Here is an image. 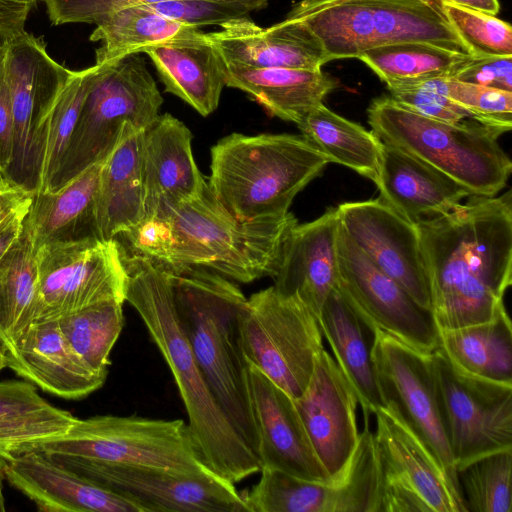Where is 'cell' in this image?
Segmentation results:
<instances>
[{
    "instance_id": "obj_9",
    "label": "cell",
    "mask_w": 512,
    "mask_h": 512,
    "mask_svg": "<svg viewBox=\"0 0 512 512\" xmlns=\"http://www.w3.org/2000/svg\"><path fill=\"white\" fill-rule=\"evenodd\" d=\"M163 97L140 53L101 69L85 98L60 168L47 191H55L101 162L126 122L145 130L160 115Z\"/></svg>"
},
{
    "instance_id": "obj_11",
    "label": "cell",
    "mask_w": 512,
    "mask_h": 512,
    "mask_svg": "<svg viewBox=\"0 0 512 512\" xmlns=\"http://www.w3.org/2000/svg\"><path fill=\"white\" fill-rule=\"evenodd\" d=\"M2 45L14 119L12 161L2 180L35 193L40 185L46 118L72 70L49 56L42 38L26 31Z\"/></svg>"
},
{
    "instance_id": "obj_7",
    "label": "cell",
    "mask_w": 512,
    "mask_h": 512,
    "mask_svg": "<svg viewBox=\"0 0 512 512\" xmlns=\"http://www.w3.org/2000/svg\"><path fill=\"white\" fill-rule=\"evenodd\" d=\"M286 19L302 24L328 61L358 58L371 48L408 41L474 56L439 5L420 0H300Z\"/></svg>"
},
{
    "instance_id": "obj_31",
    "label": "cell",
    "mask_w": 512,
    "mask_h": 512,
    "mask_svg": "<svg viewBox=\"0 0 512 512\" xmlns=\"http://www.w3.org/2000/svg\"><path fill=\"white\" fill-rule=\"evenodd\" d=\"M101 162L55 191L35 192L26 216L35 250L56 242L97 237L95 201Z\"/></svg>"
},
{
    "instance_id": "obj_27",
    "label": "cell",
    "mask_w": 512,
    "mask_h": 512,
    "mask_svg": "<svg viewBox=\"0 0 512 512\" xmlns=\"http://www.w3.org/2000/svg\"><path fill=\"white\" fill-rule=\"evenodd\" d=\"M375 185L379 197L413 224L449 213L472 196L441 171L386 143Z\"/></svg>"
},
{
    "instance_id": "obj_16",
    "label": "cell",
    "mask_w": 512,
    "mask_h": 512,
    "mask_svg": "<svg viewBox=\"0 0 512 512\" xmlns=\"http://www.w3.org/2000/svg\"><path fill=\"white\" fill-rule=\"evenodd\" d=\"M47 457L93 483L135 501L144 512H249L235 484L216 474Z\"/></svg>"
},
{
    "instance_id": "obj_41",
    "label": "cell",
    "mask_w": 512,
    "mask_h": 512,
    "mask_svg": "<svg viewBox=\"0 0 512 512\" xmlns=\"http://www.w3.org/2000/svg\"><path fill=\"white\" fill-rule=\"evenodd\" d=\"M512 448L479 457L457 470L467 512H511Z\"/></svg>"
},
{
    "instance_id": "obj_53",
    "label": "cell",
    "mask_w": 512,
    "mask_h": 512,
    "mask_svg": "<svg viewBox=\"0 0 512 512\" xmlns=\"http://www.w3.org/2000/svg\"><path fill=\"white\" fill-rule=\"evenodd\" d=\"M7 367V354L6 348L0 340V372Z\"/></svg>"
},
{
    "instance_id": "obj_36",
    "label": "cell",
    "mask_w": 512,
    "mask_h": 512,
    "mask_svg": "<svg viewBox=\"0 0 512 512\" xmlns=\"http://www.w3.org/2000/svg\"><path fill=\"white\" fill-rule=\"evenodd\" d=\"M296 125L330 163L348 167L374 183L377 181L383 143L372 131L336 114L323 103Z\"/></svg>"
},
{
    "instance_id": "obj_48",
    "label": "cell",
    "mask_w": 512,
    "mask_h": 512,
    "mask_svg": "<svg viewBox=\"0 0 512 512\" xmlns=\"http://www.w3.org/2000/svg\"><path fill=\"white\" fill-rule=\"evenodd\" d=\"M38 0H0V39L7 41L25 32V23Z\"/></svg>"
},
{
    "instance_id": "obj_32",
    "label": "cell",
    "mask_w": 512,
    "mask_h": 512,
    "mask_svg": "<svg viewBox=\"0 0 512 512\" xmlns=\"http://www.w3.org/2000/svg\"><path fill=\"white\" fill-rule=\"evenodd\" d=\"M318 323L333 352L334 360L353 388L364 417L386 403L382 397L364 324L336 287L329 293Z\"/></svg>"
},
{
    "instance_id": "obj_57",
    "label": "cell",
    "mask_w": 512,
    "mask_h": 512,
    "mask_svg": "<svg viewBox=\"0 0 512 512\" xmlns=\"http://www.w3.org/2000/svg\"><path fill=\"white\" fill-rule=\"evenodd\" d=\"M5 182L2 180V178L0 177V188L1 186L4 184Z\"/></svg>"
},
{
    "instance_id": "obj_5",
    "label": "cell",
    "mask_w": 512,
    "mask_h": 512,
    "mask_svg": "<svg viewBox=\"0 0 512 512\" xmlns=\"http://www.w3.org/2000/svg\"><path fill=\"white\" fill-rule=\"evenodd\" d=\"M329 163L302 134L232 133L212 146L207 183L240 220L279 217Z\"/></svg>"
},
{
    "instance_id": "obj_26",
    "label": "cell",
    "mask_w": 512,
    "mask_h": 512,
    "mask_svg": "<svg viewBox=\"0 0 512 512\" xmlns=\"http://www.w3.org/2000/svg\"><path fill=\"white\" fill-rule=\"evenodd\" d=\"M7 367L43 391L80 399L99 389L107 375L90 369L65 339L58 319L35 321L6 352Z\"/></svg>"
},
{
    "instance_id": "obj_44",
    "label": "cell",
    "mask_w": 512,
    "mask_h": 512,
    "mask_svg": "<svg viewBox=\"0 0 512 512\" xmlns=\"http://www.w3.org/2000/svg\"><path fill=\"white\" fill-rule=\"evenodd\" d=\"M142 5L171 20L199 29L205 26L221 27L251 13L244 6L212 0H175Z\"/></svg>"
},
{
    "instance_id": "obj_25",
    "label": "cell",
    "mask_w": 512,
    "mask_h": 512,
    "mask_svg": "<svg viewBox=\"0 0 512 512\" xmlns=\"http://www.w3.org/2000/svg\"><path fill=\"white\" fill-rule=\"evenodd\" d=\"M340 220L336 207L317 219L296 224L285 241L274 287L298 296L319 318L337 280V238Z\"/></svg>"
},
{
    "instance_id": "obj_13",
    "label": "cell",
    "mask_w": 512,
    "mask_h": 512,
    "mask_svg": "<svg viewBox=\"0 0 512 512\" xmlns=\"http://www.w3.org/2000/svg\"><path fill=\"white\" fill-rule=\"evenodd\" d=\"M430 358L456 469L484 455L512 448V384L459 370L440 347Z\"/></svg>"
},
{
    "instance_id": "obj_2",
    "label": "cell",
    "mask_w": 512,
    "mask_h": 512,
    "mask_svg": "<svg viewBox=\"0 0 512 512\" xmlns=\"http://www.w3.org/2000/svg\"><path fill=\"white\" fill-rule=\"evenodd\" d=\"M126 301L140 315L167 363L188 415V430L206 464L235 484L261 465L228 420L198 366L176 313L170 273L140 256L124 254Z\"/></svg>"
},
{
    "instance_id": "obj_35",
    "label": "cell",
    "mask_w": 512,
    "mask_h": 512,
    "mask_svg": "<svg viewBox=\"0 0 512 512\" xmlns=\"http://www.w3.org/2000/svg\"><path fill=\"white\" fill-rule=\"evenodd\" d=\"M39 292L36 250L25 218L0 260V340L6 352L35 321Z\"/></svg>"
},
{
    "instance_id": "obj_21",
    "label": "cell",
    "mask_w": 512,
    "mask_h": 512,
    "mask_svg": "<svg viewBox=\"0 0 512 512\" xmlns=\"http://www.w3.org/2000/svg\"><path fill=\"white\" fill-rule=\"evenodd\" d=\"M294 403L311 444L331 478L344 466L358 442L359 402L325 348L317 355L309 383Z\"/></svg>"
},
{
    "instance_id": "obj_56",
    "label": "cell",
    "mask_w": 512,
    "mask_h": 512,
    "mask_svg": "<svg viewBox=\"0 0 512 512\" xmlns=\"http://www.w3.org/2000/svg\"><path fill=\"white\" fill-rule=\"evenodd\" d=\"M3 52H4V48H3V45L1 43L0 44V58H1L2 54H3Z\"/></svg>"
},
{
    "instance_id": "obj_40",
    "label": "cell",
    "mask_w": 512,
    "mask_h": 512,
    "mask_svg": "<svg viewBox=\"0 0 512 512\" xmlns=\"http://www.w3.org/2000/svg\"><path fill=\"white\" fill-rule=\"evenodd\" d=\"M101 69L94 64L72 74L57 96L46 118L40 185L37 192L48 190L57 174L85 98Z\"/></svg>"
},
{
    "instance_id": "obj_37",
    "label": "cell",
    "mask_w": 512,
    "mask_h": 512,
    "mask_svg": "<svg viewBox=\"0 0 512 512\" xmlns=\"http://www.w3.org/2000/svg\"><path fill=\"white\" fill-rule=\"evenodd\" d=\"M76 419L42 398L31 383L0 382V452L61 435Z\"/></svg>"
},
{
    "instance_id": "obj_42",
    "label": "cell",
    "mask_w": 512,
    "mask_h": 512,
    "mask_svg": "<svg viewBox=\"0 0 512 512\" xmlns=\"http://www.w3.org/2000/svg\"><path fill=\"white\" fill-rule=\"evenodd\" d=\"M415 83L447 96L467 110L476 122L493 127L502 133L509 132L512 128L511 91L462 82L450 77Z\"/></svg>"
},
{
    "instance_id": "obj_45",
    "label": "cell",
    "mask_w": 512,
    "mask_h": 512,
    "mask_svg": "<svg viewBox=\"0 0 512 512\" xmlns=\"http://www.w3.org/2000/svg\"><path fill=\"white\" fill-rule=\"evenodd\" d=\"M390 97L402 107L429 119L448 123L473 120L470 113L447 96L420 83L387 87Z\"/></svg>"
},
{
    "instance_id": "obj_51",
    "label": "cell",
    "mask_w": 512,
    "mask_h": 512,
    "mask_svg": "<svg viewBox=\"0 0 512 512\" xmlns=\"http://www.w3.org/2000/svg\"><path fill=\"white\" fill-rule=\"evenodd\" d=\"M164 1H175V0H113L114 9L127 5L137 4H150ZM212 1H223L241 5L249 9L251 12L262 10L267 7L269 0H212Z\"/></svg>"
},
{
    "instance_id": "obj_6",
    "label": "cell",
    "mask_w": 512,
    "mask_h": 512,
    "mask_svg": "<svg viewBox=\"0 0 512 512\" xmlns=\"http://www.w3.org/2000/svg\"><path fill=\"white\" fill-rule=\"evenodd\" d=\"M367 116L371 131L383 143L431 165L472 196H496L506 186L512 162L498 143L501 131L470 119H429L387 95L372 100Z\"/></svg>"
},
{
    "instance_id": "obj_43",
    "label": "cell",
    "mask_w": 512,
    "mask_h": 512,
    "mask_svg": "<svg viewBox=\"0 0 512 512\" xmlns=\"http://www.w3.org/2000/svg\"><path fill=\"white\" fill-rule=\"evenodd\" d=\"M439 8L474 56L512 55V28L509 23L495 15L445 0L439 1Z\"/></svg>"
},
{
    "instance_id": "obj_12",
    "label": "cell",
    "mask_w": 512,
    "mask_h": 512,
    "mask_svg": "<svg viewBox=\"0 0 512 512\" xmlns=\"http://www.w3.org/2000/svg\"><path fill=\"white\" fill-rule=\"evenodd\" d=\"M36 258L35 321L58 319L99 303L126 301L128 271L116 239L88 237L45 244L36 250Z\"/></svg>"
},
{
    "instance_id": "obj_15",
    "label": "cell",
    "mask_w": 512,
    "mask_h": 512,
    "mask_svg": "<svg viewBox=\"0 0 512 512\" xmlns=\"http://www.w3.org/2000/svg\"><path fill=\"white\" fill-rule=\"evenodd\" d=\"M335 287L371 332L382 330L425 354L439 347L432 311L419 305L398 282L371 262L341 223Z\"/></svg>"
},
{
    "instance_id": "obj_20",
    "label": "cell",
    "mask_w": 512,
    "mask_h": 512,
    "mask_svg": "<svg viewBox=\"0 0 512 512\" xmlns=\"http://www.w3.org/2000/svg\"><path fill=\"white\" fill-rule=\"evenodd\" d=\"M247 385L261 467L308 481H328L330 477L311 444L294 399L250 364Z\"/></svg>"
},
{
    "instance_id": "obj_8",
    "label": "cell",
    "mask_w": 512,
    "mask_h": 512,
    "mask_svg": "<svg viewBox=\"0 0 512 512\" xmlns=\"http://www.w3.org/2000/svg\"><path fill=\"white\" fill-rule=\"evenodd\" d=\"M24 450L50 457L216 474L206 464L182 419L113 415L77 418L65 433L20 445L12 452Z\"/></svg>"
},
{
    "instance_id": "obj_17",
    "label": "cell",
    "mask_w": 512,
    "mask_h": 512,
    "mask_svg": "<svg viewBox=\"0 0 512 512\" xmlns=\"http://www.w3.org/2000/svg\"><path fill=\"white\" fill-rule=\"evenodd\" d=\"M372 334L370 354L386 405L427 445L460 490L430 354L419 352L382 330L376 329Z\"/></svg>"
},
{
    "instance_id": "obj_55",
    "label": "cell",
    "mask_w": 512,
    "mask_h": 512,
    "mask_svg": "<svg viewBox=\"0 0 512 512\" xmlns=\"http://www.w3.org/2000/svg\"><path fill=\"white\" fill-rule=\"evenodd\" d=\"M420 1L427 2L430 4H434V5H439L440 0H420Z\"/></svg>"
},
{
    "instance_id": "obj_30",
    "label": "cell",
    "mask_w": 512,
    "mask_h": 512,
    "mask_svg": "<svg viewBox=\"0 0 512 512\" xmlns=\"http://www.w3.org/2000/svg\"><path fill=\"white\" fill-rule=\"evenodd\" d=\"M158 77L171 93L202 116L213 113L225 85L223 59L205 37L146 50Z\"/></svg>"
},
{
    "instance_id": "obj_49",
    "label": "cell",
    "mask_w": 512,
    "mask_h": 512,
    "mask_svg": "<svg viewBox=\"0 0 512 512\" xmlns=\"http://www.w3.org/2000/svg\"><path fill=\"white\" fill-rule=\"evenodd\" d=\"M32 199L15 209L0 222V260L21 233Z\"/></svg>"
},
{
    "instance_id": "obj_3",
    "label": "cell",
    "mask_w": 512,
    "mask_h": 512,
    "mask_svg": "<svg viewBox=\"0 0 512 512\" xmlns=\"http://www.w3.org/2000/svg\"><path fill=\"white\" fill-rule=\"evenodd\" d=\"M169 273L178 320L195 360L228 420L256 455L240 335L246 297L230 279L204 268Z\"/></svg>"
},
{
    "instance_id": "obj_28",
    "label": "cell",
    "mask_w": 512,
    "mask_h": 512,
    "mask_svg": "<svg viewBox=\"0 0 512 512\" xmlns=\"http://www.w3.org/2000/svg\"><path fill=\"white\" fill-rule=\"evenodd\" d=\"M144 130L126 122L102 160L95 201L97 236L115 239L145 217L142 178Z\"/></svg>"
},
{
    "instance_id": "obj_34",
    "label": "cell",
    "mask_w": 512,
    "mask_h": 512,
    "mask_svg": "<svg viewBox=\"0 0 512 512\" xmlns=\"http://www.w3.org/2000/svg\"><path fill=\"white\" fill-rule=\"evenodd\" d=\"M438 332L439 347L459 370L512 384V325L506 308L489 321Z\"/></svg>"
},
{
    "instance_id": "obj_4",
    "label": "cell",
    "mask_w": 512,
    "mask_h": 512,
    "mask_svg": "<svg viewBox=\"0 0 512 512\" xmlns=\"http://www.w3.org/2000/svg\"><path fill=\"white\" fill-rule=\"evenodd\" d=\"M166 218L170 238L160 267L168 272L204 268L241 283L275 275L285 241L298 224L291 212L240 220L217 200L207 181Z\"/></svg>"
},
{
    "instance_id": "obj_1",
    "label": "cell",
    "mask_w": 512,
    "mask_h": 512,
    "mask_svg": "<svg viewBox=\"0 0 512 512\" xmlns=\"http://www.w3.org/2000/svg\"><path fill=\"white\" fill-rule=\"evenodd\" d=\"M438 330L489 321L512 284V195L471 196L415 224Z\"/></svg>"
},
{
    "instance_id": "obj_10",
    "label": "cell",
    "mask_w": 512,
    "mask_h": 512,
    "mask_svg": "<svg viewBox=\"0 0 512 512\" xmlns=\"http://www.w3.org/2000/svg\"><path fill=\"white\" fill-rule=\"evenodd\" d=\"M240 335L248 364L293 399L303 393L324 346L317 317L298 296L270 286L246 298Z\"/></svg>"
},
{
    "instance_id": "obj_14",
    "label": "cell",
    "mask_w": 512,
    "mask_h": 512,
    "mask_svg": "<svg viewBox=\"0 0 512 512\" xmlns=\"http://www.w3.org/2000/svg\"><path fill=\"white\" fill-rule=\"evenodd\" d=\"M374 415L381 512H467L460 490L396 411L385 405Z\"/></svg>"
},
{
    "instance_id": "obj_39",
    "label": "cell",
    "mask_w": 512,
    "mask_h": 512,
    "mask_svg": "<svg viewBox=\"0 0 512 512\" xmlns=\"http://www.w3.org/2000/svg\"><path fill=\"white\" fill-rule=\"evenodd\" d=\"M77 356L93 371L108 374L110 353L124 326L123 303L110 301L58 318Z\"/></svg>"
},
{
    "instance_id": "obj_22",
    "label": "cell",
    "mask_w": 512,
    "mask_h": 512,
    "mask_svg": "<svg viewBox=\"0 0 512 512\" xmlns=\"http://www.w3.org/2000/svg\"><path fill=\"white\" fill-rule=\"evenodd\" d=\"M0 469L42 512H144L135 501L35 451L0 452Z\"/></svg>"
},
{
    "instance_id": "obj_46",
    "label": "cell",
    "mask_w": 512,
    "mask_h": 512,
    "mask_svg": "<svg viewBox=\"0 0 512 512\" xmlns=\"http://www.w3.org/2000/svg\"><path fill=\"white\" fill-rule=\"evenodd\" d=\"M452 78L512 92V55L474 56Z\"/></svg>"
},
{
    "instance_id": "obj_19",
    "label": "cell",
    "mask_w": 512,
    "mask_h": 512,
    "mask_svg": "<svg viewBox=\"0 0 512 512\" xmlns=\"http://www.w3.org/2000/svg\"><path fill=\"white\" fill-rule=\"evenodd\" d=\"M336 208L345 232L370 261L419 305L431 310L430 285L416 225L380 197L345 202Z\"/></svg>"
},
{
    "instance_id": "obj_47",
    "label": "cell",
    "mask_w": 512,
    "mask_h": 512,
    "mask_svg": "<svg viewBox=\"0 0 512 512\" xmlns=\"http://www.w3.org/2000/svg\"><path fill=\"white\" fill-rule=\"evenodd\" d=\"M4 48V47H3ZM14 119L6 81L4 52L0 58V177L7 172L13 155Z\"/></svg>"
},
{
    "instance_id": "obj_23",
    "label": "cell",
    "mask_w": 512,
    "mask_h": 512,
    "mask_svg": "<svg viewBox=\"0 0 512 512\" xmlns=\"http://www.w3.org/2000/svg\"><path fill=\"white\" fill-rule=\"evenodd\" d=\"M192 133L169 113L144 130L142 178L145 217L166 218L197 195L206 181L192 153Z\"/></svg>"
},
{
    "instance_id": "obj_38",
    "label": "cell",
    "mask_w": 512,
    "mask_h": 512,
    "mask_svg": "<svg viewBox=\"0 0 512 512\" xmlns=\"http://www.w3.org/2000/svg\"><path fill=\"white\" fill-rule=\"evenodd\" d=\"M473 57L426 42L408 41L371 48L357 59L389 87L452 78Z\"/></svg>"
},
{
    "instance_id": "obj_18",
    "label": "cell",
    "mask_w": 512,
    "mask_h": 512,
    "mask_svg": "<svg viewBox=\"0 0 512 512\" xmlns=\"http://www.w3.org/2000/svg\"><path fill=\"white\" fill-rule=\"evenodd\" d=\"M369 418L349 459L328 481H308L282 471L264 482L270 512H381V478Z\"/></svg>"
},
{
    "instance_id": "obj_54",
    "label": "cell",
    "mask_w": 512,
    "mask_h": 512,
    "mask_svg": "<svg viewBox=\"0 0 512 512\" xmlns=\"http://www.w3.org/2000/svg\"><path fill=\"white\" fill-rule=\"evenodd\" d=\"M3 480H4V476L0 469V512H5V510H6L5 498H4V493H3Z\"/></svg>"
},
{
    "instance_id": "obj_29",
    "label": "cell",
    "mask_w": 512,
    "mask_h": 512,
    "mask_svg": "<svg viewBox=\"0 0 512 512\" xmlns=\"http://www.w3.org/2000/svg\"><path fill=\"white\" fill-rule=\"evenodd\" d=\"M223 76L226 86L246 93L269 115L295 124L337 86L322 69L260 68L224 59Z\"/></svg>"
},
{
    "instance_id": "obj_52",
    "label": "cell",
    "mask_w": 512,
    "mask_h": 512,
    "mask_svg": "<svg viewBox=\"0 0 512 512\" xmlns=\"http://www.w3.org/2000/svg\"><path fill=\"white\" fill-rule=\"evenodd\" d=\"M450 3L482 11L491 15H497L500 10L498 0H445Z\"/></svg>"
},
{
    "instance_id": "obj_50",
    "label": "cell",
    "mask_w": 512,
    "mask_h": 512,
    "mask_svg": "<svg viewBox=\"0 0 512 512\" xmlns=\"http://www.w3.org/2000/svg\"><path fill=\"white\" fill-rule=\"evenodd\" d=\"M33 194L5 182L0 188V222L15 209L31 200Z\"/></svg>"
},
{
    "instance_id": "obj_33",
    "label": "cell",
    "mask_w": 512,
    "mask_h": 512,
    "mask_svg": "<svg viewBox=\"0 0 512 512\" xmlns=\"http://www.w3.org/2000/svg\"><path fill=\"white\" fill-rule=\"evenodd\" d=\"M205 37L199 28L162 16L145 5H127L108 13L93 30L90 41L100 42L95 64L109 65L149 48Z\"/></svg>"
},
{
    "instance_id": "obj_24",
    "label": "cell",
    "mask_w": 512,
    "mask_h": 512,
    "mask_svg": "<svg viewBox=\"0 0 512 512\" xmlns=\"http://www.w3.org/2000/svg\"><path fill=\"white\" fill-rule=\"evenodd\" d=\"M219 31L206 33L221 57L260 68L320 70L328 61L318 40L300 23L284 19L270 27L250 16L231 20Z\"/></svg>"
}]
</instances>
